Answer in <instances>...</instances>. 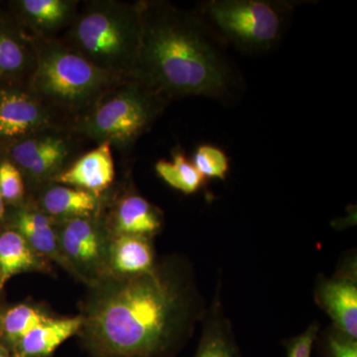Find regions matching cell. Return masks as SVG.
Returning <instances> with one entry per match:
<instances>
[{"label":"cell","instance_id":"1","mask_svg":"<svg viewBox=\"0 0 357 357\" xmlns=\"http://www.w3.org/2000/svg\"><path fill=\"white\" fill-rule=\"evenodd\" d=\"M184 269L155 267L100 282L84 318V338L96 357H172L204 316Z\"/></svg>","mask_w":357,"mask_h":357},{"label":"cell","instance_id":"2","mask_svg":"<svg viewBox=\"0 0 357 357\" xmlns=\"http://www.w3.org/2000/svg\"><path fill=\"white\" fill-rule=\"evenodd\" d=\"M138 6L141 47L133 77L170 102L201 96L231 107L243 100V72L229 47L195 9L160 0Z\"/></svg>","mask_w":357,"mask_h":357},{"label":"cell","instance_id":"3","mask_svg":"<svg viewBox=\"0 0 357 357\" xmlns=\"http://www.w3.org/2000/svg\"><path fill=\"white\" fill-rule=\"evenodd\" d=\"M35 65L26 89L52 114H86L124 79L98 69L84 56L54 39H32Z\"/></svg>","mask_w":357,"mask_h":357},{"label":"cell","instance_id":"4","mask_svg":"<svg viewBox=\"0 0 357 357\" xmlns=\"http://www.w3.org/2000/svg\"><path fill=\"white\" fill-rule=\"evenodd\" d=\"M68 28L63 43L119 79L133 76L141 47L138 2H86Z\"/></svg>","mask_w":357,"mask_h":357},{"label":"cell","instance_id":"5","mask_svg":"<svg viewBox=\"0 0 357 357\" xmlns=\"http://www.w3.org/2000/svg\"><path fill=\"white\" fill-rule=\"evenodd\" d=\"M299 3L293 0H206L195 10L229 48L257 57L280 46Z\"/></svg>","mask_w":357,"mask_h":357},{"label":"cell","instance_id":"6","mask_svg":"<svg viewBox=\"0 0 357 357\" xmlns=\"http://www.w3.org/2000/svg\"><path fill=\"white\" fill-rule=\"evenodd\" d=\"M169 102L156 89L128 77L81 116L76 130L100 143L129 148L150 130Z\"/></svg>","mask_w":357,"mask_h":357},{"label":"cell","instance_id":"7","mask_svg":"<svg viewBox=\"0 0 357 357\" xmlns=\"http://www.w3.org/2000/svg\"><path fill=\"white\" fill-rule=\"evenodd\" d=\"M53 114L20 84H0V148L36 135L52 124Z\"/></svg>","mask_w":357,"mask_h":357},{"label":"cell","instance_id":"8","mask_svg":"<svg viewBox=\"0 0 357 357\" xmlns=\"http://www.w3.org/2000/svg\"><path fill=\"white\" fill-rule=\"evenodd\" d=\"M61 252L69 269L84 275L100 273L107 261L105 236L91 218L66 220L57 231Z\"/></svg>","mask_w":357,"mask_h":357},{"label":"cell","instance_id":"9","mask_svg":"<svg viewBox=\"0 0 357 357\" xmlns=\"http://www.w3.org/2000/svg\"><path fill=\"white\" fill-rule=\"evenodd\" d=\"M9 161L33 181L54 178L61 172L70 154L66 138L52 134H36L6 147Z\"/></svg>","mask_w":357,"mask_h":357},{"label":"cell","instance_id":"10","mask_svg":"<svg viewBox=\"0 0 357 357\" xmlns=\"http://www.w3.org/2000/svg\"><path fill=\"white\" fill-rule=\"evenodd\" d=\"M319 306L333 319L335 328L357 340L356 265L331 279H321L316 289Z\"/></svg>","mask_w":357,"mask_h":357},{"label":"cell","instance_id":"11","mask_svg":"<svg viewBox=\"0 0 357 357\" xmlns=\"http://www.w3.org/2000/svg\"><path fill=\"white\" fill-rule=\"evenodd\" d=\"M79 1L74 0H16L11 1L13 18L32 39H50L68 26L77 13Z\"/></svg>","mask_w":357,"mask_h":357},{"label":"cell","instance_id":"12","mask_svg":"<svg viewBox=\"0 0 357 357\" xmlns=\"http://www.w3.org/2000/svg\"><path fill=\"white\" fill-rule=\"evenodd\" d=\"M35 65L32 38L13 17L0 11V84H20Z\"/></svg>","mask_w":357,"mask_h":357},{"label":"cell","instance_id":"13","mask_svg":"<svg viewBox=\"0 0 357 357\" xmlns=\"http://www.w3.org/2000/svg\"><path fill=\"white\" fill-rule=\"evenodd\" d=\"M114 175L112 144L102 142L77 159L67 170L61 171L54 181L58 184L84 190L98 198L114 182Z\"/></svg>","mask_w":357,"mask_h":357},{"label":"cell","instance_id":"14","mask_svg":"<svg viewBox=\"0 0 357 357\" xmlns=\"http://www.w3.org/2000/svg\"><path fill=\"white\" fill-rule=\"evenodd\" d=\"M83 316L45 319L27 333L11 351L13 357H48L63 342L81 332Z\"/></svg>","mask_w":357,"mask_h":357},{"label":"cell","instance_id":"15","mask_svg":"<svg viewBox=\"0 0 357 357\" xmlns=\"http://www.w3.org/2000/svg\"><path fill=\"white\" fill-rule=\"evenodd\" d=\"M13 227L37 255L56 260L69 269L59 246L57 230L43 211L21 208L14 215Z\"/></svg>","mask_w":357,"mask_h":357},{"label":"cell","instance_id":"16","mask_svg":"<svg viewBox=\"0 0 357 357\" xmlns=\"http://www.w3.org/2000/svg\"><path fill=\"white\" fill-rule=\"evenodd\" d=\"M107 263L116 276H135L154 269L153 249L148 237L114 236L109 244Z\"/></svg>","mask_w":357,"mask_h":357},{"label":"cell","instance_id":"17","mask_svg":"<svg viewBox=\"0 0 357 357\" xmlns=\"http://www.w3.org/2000/svg\"><path fill=\"white\" fill-rule=\"evenodd\" d=\"M160 211L147 199L137 195L122 199L115 211V236H138L149 238L161 229Z\"/></svg>","mask_w":357,"mask_h":357},{"label":"cell","instance_id":"18","mask_svg":"<svg viewBox=\"0 0 357 357\" xmlns=\"http://www.w3.org/2000/svg\"><path fill=\"white\" fill-rule=\"evenodd\" d=\"M41 206L50 218H91L98 210V198L84 190L56 185L44 192Z\"/></svg>","mask_w":357,"mask_h":357},{"label":"cell","instance_id":"19","mask_svg":"<svg viewBox=\"0 0 357 357\" xmlns=\"http://www.w3.org/2000/svg\"><path fill=\"white\" fill-rule=\"evenodd\" d=\"M45 264L16 230L0 232V289L14 275L43 270Z\"/></svg>","mask_w":357,"mask_h":357},{"label":"cell","instance_id":"20","mask_svg":"<svg viewBox=\"0 0 357 357\" xmlns=\"http://www.w3.org/2000/svg\"><path fill=\"white\" fill-rule=\"evenodd\" d=\"M195 357H243L218 299L206 314L203 335Z\"/></svg>","mask_w":357,"mask_h":357},{"label":"cell","instance_id":"21","mask_svg":"<svg viewBox=\"0 0 357 357\" xmlns=\"http://www.w3.org/2000/svg\"><path fill=\"white\" fill-rule=\"evenodd\" d=\"M155 170L164 182L185 195L198 192L206 180L180 150L174 152L172 161L159 160Z\"/></svg>","mask_w":357,"mask_h":357},{"label":"cell","instance_id":"22","mask_svg":"<svg viewBox=\"0 0 357 357\" xmlns=\"http://www.w3.org/2000/svg\"><path fill=\"white\" fill-rule=\"evenodd\" d=\"M49 317L29 305L21 304L11 307L6 312L1 321V340L9 351Z\"/></svg>","mask_w":357,"mask_h":357},{"label":"cell","instance_id":"23","mask_svg":"<svg viewBox=\"0 0 357 357\" xmlns=\"http://www.w3.org/2000/svg\"><path fill=\"white\" fill-rule=\"evenodd\" d=\"M192 163L204 178L225 181L229 171V159L223 150L211 144L199 145L192 154Z\"/></svg>","mask_w":357,"mask_h":357},{"label":"cell","instance_id":"24","mask_svg":"<svg viewBox=\"0 0 357 357\" xmlns=\"http://www.w3.org/2000/svg\"><path fill=\"white\" fill-rule=\"evenodd\" d=\"M0 195L6 204H16L24 196L22 173L13 162H0Z\"/></svg>","mask_w":357,"mask_h":357},{"label":"cell","instance_id":"25","mask_svg":"<svg viewBox=\"0 0 357 357\" xmlns=\"http://www.w3.org/2000/svg\"><path fill=\"white\" fill-rule=\"evenodd\" d=\"M319 326L312 324L304 333L285 342L287 357H312L314 342L318 335Z\"/></svg>","mask_w":357,"mask_h":357},{"label":"cell","instance_id":"26","mask_svg":"<svg viewBox=\"0 0 357 357\" xmlns=\"http://www.w3.org/2000/svg\"><path fill=\"white\" fill-rule=\"evenodd\" d=\"M330 357H357V340L347 337L337 328L326 340Z\"/></svg>","mask_w":357,"mask_h":357},{"label":"cell","instance_id":"27","mask_svg":"<svg viewBox=\"0 0 357 357\" xmlns=\"http://www.w3.org/2000/svg\"><path fill=\"white\" fill-rule=\"evenodd\" d=\"M0 357H13L10 351L0 340Z\"/></svg>","mask_w":357,"mask_h":357},{"label":"cell","instance_id":"28","mask_svg":"<svg viewBox=\"0 0 357 357\" xmlns=\"http://www.w3.org/2000/svg\"><path fill=\"white\" fill-rule=\"evenodd\" d=\"M6 203H4L3 199H2L1 195H0V222L4 217V213H6Z\"/></svg>","mask_w":357,"mask_h":357}]
</instances>
